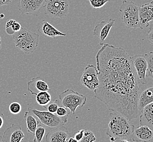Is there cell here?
Wrapping results in <instances>:
<instances>
[{"mask_svg":"<svg viewBox=\"0 0 153 142\" xmlns=\"http://www.w3.org/2000/svg\"><path fill=\"white\" fill-rule=\"evenodd\" d=\"M99 86L94 97L129 120L138 117L140 83L131 56L121 47L104 43L95 56Z\"/></svg>","mask_w":153,"mask_h":142,"instance_id":"1","label":"cell"},{"mask_svg":"<svg viewBox=\"0 0 153 142\" xmlns=\"http://www.w3.org/2000/svg\"><path fill=\"white\" fill-rule=\"evenodd\" d=\"M135 125L122 114L111 112L108 124L106 135L110 138H118L132 141Z\"/></svg>","mask_w":153,"mask_h":142,"instance_id":"2","label":"cell"},{"mask_svg":"<svg viewBox=\"0 0 153 142\" xmlns=\"http://www.w3.org/2000/svg\"><path fill=\"white\" fill-rule=\"evenodd\" d=\"M13 38L16 47L26 54L34 52L39 40L38 34L23 28L13 34Z\"/></svg>","mask_w":153,"mask_h":142,"instance_id":"3","label":"cell"},{"mask_svg":"<svg viewBox=\"0 0 153 142\" xmlns=\"http://www.w3.org/2000/svg\"><path fill=\"white\" fill-rule=\"evenodd\" d=\"M121 19L127 29L140 28L139 7L131 1L123 0L120 8Z\"/></svg>","mask_w":153,"mask_h":142,"instance_id":"4","label":"cell"},{"mask_svg":"<svg viewBox=\"0 0 153 142\" xmlns=\"http://www.w3.org/2000/svg\"><path fill=\"white\" fill-rule=\"evenodd\" d=\"M59 99L62 106L69 109L74 114L78 107L82 108L86 105L87 97L85 95L68 89L59 95Z\"/></svg>","mask_w":153,"mask_h":142,"instance_id":"5","label":"cell"},{"mask_svg":"<svg viewBox=\"0 0 153 142\" xmlns=\"http://www.w3.org/2000/svg\"><path fill=\"white\" fill-rule=\"evenodd\" d=\"M68 0H45L43 4V11L47 16L62 19L69 12Z\"/></svg>","mask_w":153,"mask_h":142,"instance_id":"6","label":"cell"},{"mask_svg":"<svg viewBox=\"0 0 153 142\" xmlns=\"http://www.w3.org/2000/svg\"><path fill=\"white\" fill-rule=\"evenodd\" d=\"M28 111L36 116L42 124L51 129L58 128L67 124L68 120L59 117L56 114L48 111H38L35 108L29 107Z\"/></svg>","mask_w":153,"mask_h":142,"instance_id":"7","label":"cell"},{"mask_svg":"<svg viewBox=\"0 0 153 142\" xmlns=\"http://www.w3.org/2000/svg\"><path fill=\"white\" fill-rule=\"evenodd\" d=\"M80 83L91 91H94L99 86V78L97 66L88 64L86 66L80 79Z\"/></svg>","mask_w":153,"mask_h":142,"instance_id":"8","label":"cell"},{"mask_svg":"<svg viewBox=\"0 0 153 142\" xmlns=\"http://www.w3.org/2000/svg\"><path fill=\"white\" fill-rule=\"evenodd\" d=\"M131 62L137 76L140 84L147 83L148 65L144 55H135L131 57Z\"/></svg>","mask_w":153,"mask_h":142,"instance_id":"9","label":"cell"},{"mask_svg":"<svg viewBox=\"0 0 153 142\" xmlns=\"http://www.w3.org/2000/svg\"><path fill=\"white\" fill-rule=\"evenodd\" d=\"M45 0H19V10L22 14L38 16L42 9Z\"/></svg>","mask_w":153,"mask_h":142,"instance_id":"10","label":"cell"},{"mask_svg":"<svg viewBox=\"0 0 153 142\" xmlns=\"http://www.w3.org/2000/svg\"><path fill=\"white\" fill-rule=\"evenodd\" d=\"M114 23L115 20L111 18L108 22L102 21L95 26L93 30V35L99 38L100 46L104 45L105 40L108 37L111 29L114 25Z\"/></svg>","mask_w":153,"mask_h":142,"instance_id":"11","label":"cell"},{"mask_svg":"<svg viewBox=\"0 0 153 142\" xmlns=\"http://www.w3.org/2000/svg\"><path fill=\"white\" fill-rule=\"evenodd\" d=\"M24 138L22 127L17 124H13L7 128L2 136V142H22Z\"/></svg>","mask_w":153,"mask_h":142,"instance_id":"12","label":"cell"},{"mask_svg":"<svg viewBox=\"0 0 153 142\" xmlns=\"http://www.w3.org/2000/svg\"><path fill=\"white\" fill-rule=\"evenodd\" d=\"M139 19L141 29L149 26L150 22L153 20V0L139 7Z\"/></svg>","mask_w":153,"mask_h":142,"instance_id":"13","label":"cell"},{"mask_svg":"<svg viewBox=\"0 0 153 142\" xmlns=\"http://www.w3.org/2000/svg\"><path fill=\"white\" fill-rule=\"evenodd\" d=\"M70 133L67 128L63 126L51 129L46 135V142H68Z\"/></svg>","mask_w":153,"mask_h":142,"instance_id":"14","label":"cell"},{"mask_svg":"<svg viewBox=\"0 0 153 142\" xmlns=\"http://www.w3.org/2000/svg\"><path fill=\"white\" fill-rule=\"evenodd\" d=\"M153 139V130L147 126H135L132 141L136 142H150Z\"/></svg>","mask_w":153,"mask_h":142,"instance_id":"15","label":"cell"},{"mask_svg":"<svg viewBox=\"0 0 153 142\" xmlns=\"http://www.w3.org/2000/svg\"><path fill=\"white\" fill-rule=\"evenodd\" d=\"M37 31L45 37H51L55 38L58 36H66V34H64L53 26L50 24L46 20H43L42 21L38 23L37 26Z\"/></svg>","mask_w":153,"mask_h":142,"instance_id":"16","label":"cell"},{"mask_svg":"<svg viewBox=\"0 0 153 142\" xmlns=\"http://www.w3.org/2000/svg\"><path fill=\"white\" fill-rule=\"evenodd\" d=\"M141 113L140 125L147 126L153 130V102L144 107Z\"/></svg>","mask_w":153,"mask_h":142,"instance_id":"17","label":"cell"},{"mask_svg":"<svg viewBox=\"0 0 153 142\" xmlns=\"http://www.w3.org/2000/svg\"><path fill=\"white\" fill-rule=\"evenodd\" d=\"M27 90L32 95H33L34 90H36L38 93L42 91H49L51 90L48 84L40 77L33 78L30 81H28Z\"/></svg>","mask_w":153,"mask_h":142,"instance_id":"18","label":"cell"},{"mask_svg":"<svg viewBox=\"0 0 153 142\" xmlns=\"http://www.w3.org/2000/svg\"><path fill=\"white\" fill-rule=\"evenodd\" d=\"M153 102V87H148L142 91L139 95L138 108L139 112L146 105Z\"/></svg>","mask_w":153,"mask_h":142,"instance_id":"19","label":"cell"},{"mask_svg":"<svg viewBox=\"0 0 153 142\" xmlns=\"http://www.w3.org/2000/svg\"><path fill=\"white\" fill-rule=\"evenodd\" d=\"M24 118L26 120L28 132L34 135L37 127L39 125V121L37 120V119L35 118L31 112L29 111L25 112Z\"/></svg>","mask_w":153,"mask_h":142,"instance_id":"20","label":"cell"},{"mask_svg":"<svg viewBox=\"0 0 153 142\" xmlns=\"http://www.w3.org/2000/svg\"><path fill=\"white\" fill-rule=\"evenodd\" d=\"M6 31L9 35H13L14 33L18 32L22 28V26L19 22L13 19H10L6 24Z\"/></svg>","mask_w":153,"mask_h":142,"instance_id":"21","label":"cell"},{"mask_svg":"<svg viewBox=\"0 0 153 142\" xmlns=\"http://www.w3.org/2000/svg\"><path fill=\"white\" fill-rule=\"evenodd\" d=\"M36 101L39 105L45 107L51 101V97L48 91H42L36 95Z\"/></svg>","mask_w":153,"mask_h":142,"instance_id":"22","label":"cell"},{"mask_svg":"<svg viewBox=\"0 0 153 142\" xmlns=\"http://www.w3.org/2000/svg\"><path fill=\"white\" fill-rule=\"evenodd\" d=\"M148 65L147 77L153 79V52H150L144 55Z\"/></svg>","mask_w":153,"mask_h":142,"instance_id":"23","label":"cell"},{"mask_svg":"<svg viewBox=\"0 0 153 142\" xmlns=\"http://www.w3.org/2000/svg\"><path fill=\"white\" fill-rule=\"evenodd\" d=\"M46 132V129L44 127L39 125L35 131L34 135L33 141L34 142H42L43 138Z\"/></svg>","mask_w":153,"mask_h":142,"instance_id":"24","label":"cell"},{"mask_svg":"<svg viewBox=\"0 0 153 142\" xmlns=\"http://www.w3.org/2000/svg\"><path fill=\"white\" fill-rule=\"evenodd\" d=\"M60 105H61L60 100H59V99H57L53 102L51 101L48 105H47L46 106H45L44 107L47 109V111H49L51 113L55 114L57 109L59 107H60Z\"/></svg>","mask_w":153,"mask_h":142,"instance_id":"25","label":"cell"},{"mask_svg":"<svg viewBox=\"0 0 153 142\" xmlns=\"http://www.w3.org/2000/svg\"><path fill=\"white\" fill-rule=\"evenodd\" d=\"M94 134L90 130H85L83 138L79 142H94L97 141Z\"/></svg>","mask_w":153,"mask_h":142,"instance_id":"26","label":"cell"},{"mask_svg":"<svg viewBox=\"0 0 153 142\" xmlns=\"http://www.w3.org/2000/svg\"><path fill=\"white\" fill-rule=\"evenodd\" d=\"M91 3V6L94 9H99L108 2H110L111 0H88Z\"/></svg>","mask_w":153,"mask_h":142,"instance_id":"27","label":"cell"},{"mask_svg":"<svg viewBox=\"0 0 153 142\" xmlns=\"http://www.w3.org/2000/svg\"><path fill=\"white\" fill-rule=\"evenodd\" d=\"M22 105L18 102H12L9 106V111L13 114H18L22 111Z\"/></svg>","mask_w":153,"mask_h":142,"instance_id":"28","label":"cell"},{"mask_svg":"<svg viewBox=\"0 0 153 142\" xmlns=\"http://www.w3.org/2000/svg\"><path fill=\"white\" fill-rule=\"evenodd\" d=\"M55 114L59 117H61L65 120H68L69 113L68 111L67 108H65L63 106H60L58 107Z\"/></svg>","mask_w":153,"mask_h":142,"instance_id":"29","label":"cell"},{"mask_svg":"<svg viewBox=\"0 0 153 142\" xmlns=\"http://www.w3.org/2000/svg\"><path fill=\"white\" fill-rule=\"evenodd\" d=\"M146 37L148 42L153 45V23L149 25V29L147 32Z\"/></svg>","mask_w":153,"mask_h":142,"instance_id":"30","label":"cell"},{"mask_svg":"<svg viewBox=\"0 0 153 142\" xmlns=\"http://www.w3.org/2000/svg\"><path fill=\"white\" fill-rule=\"evenodd\" d=\"M84 129H82V130H80L79 131H78L77 132L75 133L74 135V138L75 139H76L77 141H80L81 139H82L83 138V136L84 135V132H85Z\"/></svg>","mask_w":153,"mask_h":142,"instance_id":"31","label":"cell"},{"mask_svg":"<svg viewBox=\"0 0 153 142\" xmlns=\"http://www.w3.org/2000/svg\"><path fill=\"white\" fill-rule=\"evenodd\" d=\"M111 142H130L128 140L118 138H110Z\"/></svg>","mask_w":153,"mask_h":142,"instance_id":"32","label":"cell"},{"mask_svg":"<svg viewBox=\"0 0 153 142\" xmlns=\"http://www.w3.org/2000/svg\"><path fill=\"white\" fill-rule=\"evenodd\" d=\"M12 0H0V7L4 5H8L12 3Z\"/></svg>","mask_w":153,"mask_h":142,"instance_id":"33","label":"cell"},{"mask_svg":"<svg viewBox=\"0 0 153 142\" xmlns=\"http://www.w3.org/2000/svg\"><path fill=\"white\" fill-rule=\"evenodd\" d=\"M4 116L3 113L0 112V129L3 127L4 124Z\"/></svg>","mask_w":153,"mask_h":142,"instance_id":"34","label":"cell"},{"mask_svg":"<svg viewBox=\"0 0 153 142\" xmlns=\"http://www.w3.org/2000/svg\"><path fill=\"white\" fill-rule=\"evenodd\" d=\"M68 142H79L78 141H77L76 139H75L73 137H69V138L68 139Z\"/></svg>","mask_w":153,"mask_h":142,"instance_id":"35","label":"cell"},{"mask_svg":"<svg viewBox=\"0 0 153 142\" xmlns=\"http://www.w3.org/2000/svg\"><path fill=\"white\" fill-rule=\"evenodd\" d=\"M4 17V15L3 14H0V19H3Z\"/></svg>","mask_w":153,"mask_h":142,"instance_id":"36","label":"cell"},{"mask_svg":"<svg viewBox=\"0 0 153 142\" xmlns=\"http://www.w3.org/2000/svg\"><path fill=\"white\" fill-rule=\"evenodd\" d=\"M1 47V37L0 36V48Z\"/></svg>","mask_w":153,"mask_h":142,"instance_id":"37","label":"cell"},{"mask_svg":"<svg viewBox=\"0 0 153 142\" xmlns=\"http://www.w3.org/2000/svg\"><path fill=\"white\" fill-rule=\"evenodd\" d=\"M0 142H2V136L0 137Z\"/></svg>","mask_w":153,"mask_h":142,"instance_id":"38","label":"cell"},{"mask_svg":"<svg viewBox=\"0 0 153 142\" xmlns=\"http://www.w3.org/2000/svg\"><path fill=\"white\" fill-rule=\"evenodd\" d=\"M34 142L33 141H29V142Z\"/></svg>","mask_w":153,"mask_h":142,"instance_id":"39","label":"cell"}]
</instances>
